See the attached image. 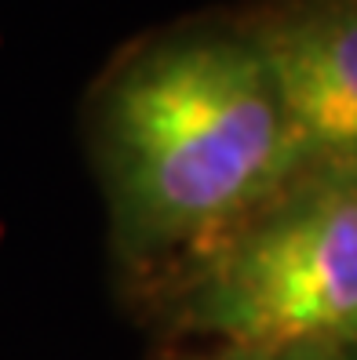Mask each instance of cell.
<instances>
[{
	"instance_id": "6da1fadb",
	"label": "cell",
	"mask_w": 357,
	"mask_h": 360,
	"mask_svg": "<svg viewBox=\"0 0 357 360\" xmlns=\"http://www.w3.org/2000/svg\"><path fill=\"white\" fill-rule=\"evenodd\" d=\"M88 146L113 251L146 277L299 167L274 77L234 15L124 48L88 95Z\"/></svg>"
},
{
	"instance_id": "7a4b0ae2",
	"label": "cell",
	"mask_w": 357,
	"mask_h": 360,
	"mask_svg": "<svg viewBox=\"0 0 357 360\" xmlns=\"http://www.w3.org/2000/svg\"><path fill=\"white\" fill-rule=\"evenodd\" d=\"M154 284L168 324L219 353L357 346V157L299 164Z\"/></svg>"
},
{
	"instance_id": "3957f363",
	"label": "cell",
	"mask_w": 357,
	"mask_h": 360,
	"mask_svg": "<svg viewBox=\"0 0 357 360\" xmlns=\"http://www.w3.org/2000/svg\"><path fill=\"white\" fill-rule=\"evenodd\" d=\"M234 22L274 77L299 164L357 157V0H256Z\"/></svg>"
},
{
	"instance_id": "277c9868",
	"label": "cell",
	"mask_w": 357,
	"mask_h": 360,
	"mask_svg": "<svg viewBox=\"0 0 357 360\" xmlns=\"http://www.w3.org/2000/svg\"><path fill=\"white\" fill-rule=\"evenodd\" d=\"M208 360H357V346L306 342V346H277V349H223Z\"/></svg>"
},
{
	"instance_id": "5b68a950",
	"label": "cell",
	"mask_w": 357,
	"mask_h": 360,
	"mask_svg": "<svg viewBox=\"0 0 357 360\" xmlns=\"http://www.w3.org/2000/svg\"><path fill=\"white\" fill-rule=\"evenodd\" d=\"M204 360H208V356H204Z\"/></svg>"
}]
</instances>
